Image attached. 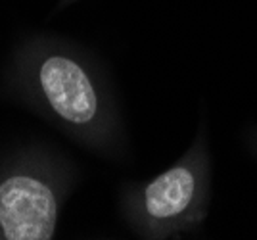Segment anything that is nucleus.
Segmentation results:
<instances>
[{
    "mask_svg": "<svg viewBox=\"0 0 257 240\" xmlns=\"http://www.w3.org/2000/svg\"><path fill=\"white\" fill-rule=\"evenodd\" d=\"M242 139H244V146H246V150L257 160V125L255 123H249L246 129H244Z\"/></svg>",
    "mask_w": 257,
    "mask_h": 240,
    "instance_id": "nucleus-4",
    "label": "nucleus"
},
{
    "mask_svg": "<svg viewBox=\"0 0 257 240\" xmlns=\"http://www.w3.org/2000/svg\"><path fill=\"white\" fill-rule=\"evenodd\" d=\"M79 181V165L52 144L10 150L0 160V240L54 238Z\"/></svg>",
    "mask_w": 257,
    "mask_h": 240,
    "instance_id": "nucleus-3",
    "label": "nucleus"
},
{
    "mask_svg": "<svg viewBox=\"0 0 257 240\" xmlns=\"http://www.w3.org/2000/svg\"><path fill=\"white\" fill-rule=\"evenodd\" d=\"M75 2H79V0H58V4H56V8H58V10H65V8H69V6H73Z\"/></svg>",
    "mask_w": 257,
    "mask_h": 240,
    "instance_id": "nucleus-5",
    "label": "nucleus"
},
{
    "mask_svg": "<svg viewBox=\"0 0 257 240\" xmlns=\"http://www.w3.org/2000/svg\"><path fill=\"white\" fill-rule=\"evenodd\" d=\"M213 158L207 119L202 115L190 146L148 181H125L119 213L127 229L144 240L181 238L204 227L209 215Z\"/></svg>",
    "mask_w": 257,
    "mask_h": 240,
    "instance_id": "nucleus-2",
    "label": "nucleus"
},
{
    "mask_svg": "<svg viewBox=\"0 0 257 240\" xmlns=\"http://www.w3.org/2000/svg\"><path fill=\"white\" fill-rule=\"evenodd\" d=\"M6 90L69 141L107 162L131 160L117 90L98 56L60 35H31L14 48Z\"/></svg>",
    "mask_w": 257,
    "mask_h": 240,
    "instance_id": "nucleus-1",
    "label": "nucleus"
}]
</instances>
